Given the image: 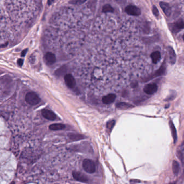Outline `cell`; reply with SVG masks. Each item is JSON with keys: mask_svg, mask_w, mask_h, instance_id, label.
I'll list each match as a JSON object with an SVG mask.
<instances>
[{"mask_svg": "<svg viewBox=\"0 0 184 184\" xmlns=\"http://www.w3.org/2000/svg\"><path fill=\"white\" fill-rule=\"evenodd\" d=\"M183 39H184V34L183 35Z\"/></svg>", "mask_w": 184, "mask_h": 184, "instance_id": "26", "label": "cell"}, {"mask_svg": "<svg viewBox=\"0 0 184 184\" xmlns=\"http://www.w3.org/2000/svg\"><path fill=\"white\" fill-rule=\"evenodd\" d=\"M125 10L128 14L132 16H139L141 13V10L134 5H128Z\"/></svg>", "mask_w": 184, "mask_h": 184, "instance_id": "3", "label": "cell"}, {"mask_svg": "<svg viewBox=\"0 0 184 184\" xmlns=\"http://www.w3.org/2000/svg\"><path fill=\"white\" fill-rule=\"evenodd\" d=\"M73 176L76 180L82 183H87L89 180L86 175L79 172H73Z\"/></svg>", "mask_w": 184, "mask_h": 184, "instance_id": "6", "label": "cell"}, {"mask_svg": "<svg viewBox=\"0 0 184 184\" xmlns=\"http://www.w3.org/2000/svg\"><path fill=\"white\" fill-rule=\"evenodd\" d=\"M102 11L104 13H112L113 12V8L109 5H104L102 8Z\"/></svg>", "mask_w": 184, "mask_h": 184, "instance_id": "21", "label": "cell"}, {"mask_svg": "<svg viewBox=\"0 0 184 184\" xmlns=\"http://www.w3.org/2000/svg\"><path fill=\"white\" fill-rule=\"evenodd\" d=\"M42 114L44 118L49 120H54L57 118V116L55 113L52 111L47 109L43 110Z\"/></svg>", "mask_w": 184, "mask_h": 184, "instance_id": "5", "label": "cell"}, {"mask_svg": "<svg viewBox=\"0 0 184 184\" xmlns=\"http://www.w3.org/2000/svg\"><path fill=\"white\" fill-rule=\"evenodd\" d=\"M17 64L19 66H22V65L23 64V60L22 59H19L17 61Z\"/></svg>", "mask_w": 184, "mask_h": 184, "instance_id": "23", "label": "cell"}, {"mask_svg": "<svg viewBox=\"0 0 184 184\" xmlns=\"http://www.w3.org/2000/svg\"><path fill=\"white\" fill-rule=\"evenodd\" d=\"M69 137L70 138L74 140V141H77V140H80V139H84V137L82 135H80V134H71L69 135Z\"/></svg>", "mask_w": 184, "mask_h": 184, "instance_id": "20", "label": "cell"}, {"mask_svg": "<svg viewBox=\"0 0 184 184\" xmlns=\"http://www.w3.org/2000/svg\"><path fill=\"white\" fill-rule=\"evenodd\" d=\"M10 184H15L14 181H13V182H11V183H10Z\"/></svg>", "mask_w": 184, "mask_h": 184, "instance_id": "25", "label": "cell"}, {"mask_svg": "<svg viewBox=\"0 0 184 184\" xmlns=\"http://www.w3.org/2000/svg\"><path fill=\"white\" fill-rule=\"evenodd\" d=\"M65 128V125L62 124H53L49 126V128L52 131H58L63 130Z\"/></svg>", "mask_w": 184, "mask_h": 184, "instance_id": "14", "label": "cell"}, {"mask_svg": "<svg viewBox=\"0 0 184 184\" xmlns=\"http://www.w3.org/2000/svg\"><path fill=\"white\" fill-rule=\"evenodd\" d=\"M64 80L67 86L70 88H73L76 85V80L73 76L71 74H67L65 76Z\"/></svg>", "mask_w": 184, "mask_h": 184, "instance_id": "7", "label": "cell"}, {"mask_svg": "<svg viewBox=\"0 0 184 184\" xmlns=\"http://www.w3.org/2000/svg\"><path fill=\"white\" fill-rule=\"evenodd\" d=\"M166 72V66L165 64H163L160 68L156 71L155 73L156 76H160L164 75Z\"/></svg>", "mask_w": 184, "mask_h": 184, "instance_id": "18", "label": "cell"}, {"mask_svg": "<svg viewBox=\"0 0 184 184\" xmlns=\"http://www.w3.org/2000/svg\"><path fill=\"white\" fill-rule=\"evenodd\" d=\"M152 12H153V15L157 17H158L159 15V11L157 9V8L156 7L155 5H153V8H152Z\"/></svg>", "mask_w": 184, "mask_h": 184, "instance_id": "22", "label": "cell"}, {"mask_svg": "<svg viewBox=\"0 0 184 184\" xmlns=\"http://www.w3.org/2000/svg\"><path fill=\"white\" fill-rule=\"evenodd\" d=\"M170 126L171 130V132H172V134L173 138L174 140V142H175H175H177V132H176V129L175 128V125H173V124L171 121L170 122Z\"/></svg>", "mask_w": 184, "mask_h": 184, "instance_id": "17", "label": "cell"}, {"mask_svg": "<svg viewBox=\"0 0 184 184\" xmlns=\"http://www.w3.org/2000/svg\"><path fill=\"white\" fill-rule=\"evenodd\" d=\"M83 169L88 173L92 174L94 173L96 171V167L93 161L88 159H86L82 163Z\"/></svg>", "mask_w": 184, "mask_h": 184, "instance_id": "2", "label": "cell"}, {"mask_svg": "<svg viewBox=\"0 0 184 184\" xmlns=\"http://www.w3.org/2000/svg\"><path fill=\"white\" fill-rule=\"evenodd\" d=\"M170 184H175L174 183H171Z\"/></svg>", "mask_w": 184, "mask_h": 184, "instance_id": "27", "label": "cell"}, {"mask_svg": "<svg viewBox=\"0 0 184 184\" xmlns=\"http://www.w3.org/2000/svg\"><path fill=\"white\" fill-rule=\"evenodd\" d=\"M179 164L177 161H174L172 163V170L175 175H178L179 172Z\"/></svg>", "mask_w": 184, "mask_h": 184, "instance_id": "16", "label": "cell"}, {"mask_svg": "<svg viewBox=\"0 0 184 184\" xmlns=\"http://www.w3.org/2000/svg\"><path fill=\"white\" fill-rule=\"evenodd\" d=\"M116 107L118 109H120V110H127L132 108V106L126 103L121 102L117 104Z\"/></svg>", "mask_w": 184, "mask_h": 184, "instance_id": "15", "label": "cell"}, {"mask_svg": "<svg viewBox=\"0 0 184 184\" xmlns=\"http://www.w3.org/2000/svg\"><path fill=\"white\" fill-rule=\"evenodd\" d=\"M45 59L47 64L49 65L53 64L56 61V57L52 52H47L45 56Z\"/></svg>", "mask_w": 184, "mask_h": 184, "instance_id": "9", "label": "cell"}, {"mask_svg": "<svg viewBox=\"0 0 184 184\" xmlns=\"http://www.w3.org/2000/svg\"><path fill=\"white\" fill-rule=\"evenodd\" d=\"M151 58L152 62L155 64L157 63L160 61L161 58V52L159 51H156L152 52L151 54Z\"/></svg>", "mask_w": 184, "mask_h": 184, "instance_id": "12", "label": "cell"}, {"mask_svg": "<svg viewBox=\"0 0 184 184\" xmlns=\"http://www.w3.org/2000/svg\"><path fill=\"white\" fill-rule=\"evenodd\" d=\"M115 122L114 120H110V121H109L107 123V125H106V128H107V130L108 132L110 133L112 131L114 126L115 125Z\"/></svg>", "mask_w": 184, "mask_h": 184, "instance_id": "19", "label": "cell"}, {"mask_svg": "<svg viewBox=\"0 0 184 184\" xmlns=\"http://www.w3.org/2000/svg\"><path fill=\"white\" fill-rule=\"evenodd\" d=\"M160 6L161 8L164 11L165 14L167 16H169L171 14V8L170 7V5L166 2H160Z\"/></svg>", "mask_w": 184, "mask_h": 184, "instance_id": "10", "label": "cell"}, {"mask_svg": "<svg viewBox=\"0 0 184 184\" xmlns=\"http://www.w3.org/2000/svg\"><path fill=\"white\" fill-rule=\"evenodd\" d=\"M184 28V22L183 19H180L177 21L173 26V30H177V31L180 30H181Z\"/></svg>", "mask_w": 184, "mask_h": 184, "instance_id": "13", "label": "cell"}, {"mask_svg": "<svg viewBox=\"0 0 184 184\" xmlns=\"http://www.w3.org/2000/svg\"><path fill=\"white\" fill-rule=\"evenodd\" d=\"M27 50H28V49H24V50H23L22 52H21V56H25V54H27Z\"/></svg>", "mask_w": 184, "mask_h": 184, "instance_id": "24", "label": "cell"}, {"mask_svg": "<svg viewBox=\"0 0 184 184\" xmlns=\"http://www.w3.org/2000/svg\"><path fill=\"white\" fill-rule=\"evenodd\" d=\"M158 90V86L155 83H150L145 85L144 88V91L146 94L151 95L156 93Z\"/></svg>", "mask_w": 184, "mask_h": 184, "instance_id": "4", "label": "cell"}, {"mask_svg": "<svg viewBox=\"0 0 184 184\" xmlns=\"http://www.w3.org/2000/svg\"><path fill=\"white\" fill-rule=\"evenodd\" d=\"M116 98V96L113 94H108L102 98V102L104 104H110L113 103Z\"/></svg>", "mask_w": 184, "mask_h": 184, "instance_id": "11", "label": "cell"}, {"mask_svg": "<svg viewBox=\"0 0 184 184\" xmlns=\"http://www.w3.org/2000/svg\"><path fill=\"white\" fill-rule=\"evenodd\" d=\"M25 100L31 105H36L40 102L41 99L35 92H29L25 96Z\"/></svg>", "mask_w": 184, "mask_h": 184, "instance_id": "1", "label": "cell"}, {"mask_svg": "<svg viewBox=\"0 0 184 184\" xmlns=\"http://www.w3.org/2000/svg\"><path fill=\"white\" fill-rule=\"evenodd\" d=\"M167 52L169 55V62L171 64H174L176 62V59H177V57H176L174 49L171 47H169L167 48Z\"/></svg>", "mask_w": 184, "mask_h": 184, "instance_id": "8", "label": "cell"}]
</instances>
